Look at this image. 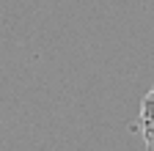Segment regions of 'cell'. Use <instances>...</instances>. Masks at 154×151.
Here are the masks:
<instances>
[{
	"mask_svg": "<svg viewBox=\"0 0 154 151\" xmlns=\"http://www.w3.org/2000/svg\"><path fill=\"white\" fill-rule=\"evenodd\" d=\"M140 132H143V143L146 148L154 151V85L140 102Z\"/></svg>",
	"mask_w": 154,
	"mask_h": 151,
	"instance_id": "obj_1",
	"label": "cell"
}]
</instances>
